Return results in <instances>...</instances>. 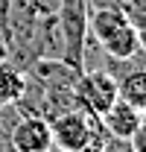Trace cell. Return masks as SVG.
<instances>
[{"label":"cell","mask_w":146,"mask_h":152,"mask_svg":"<svg viewBox=\"0 0 146 152\" xmlns=\"http://www.w3.org/2000/svg\"><path fill=\"white\" fill-rule=\"evenodd\" d=\"M128 143H131V152H146V123H140L134 134L128 137Z\"/></svg>","instance_id":"30bf717a"},{"label":"cell","mask_w":146,"mask_h":152,"mask_svg":"<svg viewBox=\"0 0 146 152\" xmlns=\"http://www.w3.org/2000/svg\"><path fill=\"white\" fill-rule=\"evenodd\" d=\"M88 41H93L111 58H128L140 53L137 29L114 6H96V9L88 6Z\"/></svg>","instance_id":"6da1fadb"},{"label":"cell","mask_w":146,"mask_h":152,"mask_svg":"<svg viewBox=\"0 0 146 152\" xmlns=\"http://www.w3.org/2000/svg\"><path fill=\"white\" fill-rule=\"evenodd\" d=\"M23 85H26V73L15 61L0 58V105L3 102H18Z\"/></svg>","instance_id":"ba28073f"},{"label":"cell","mask_w":146,"mask_h":152,"mask_svg":"<svg viewBox=\"0 0 146 152\" xmlns=\"http://www.w3.org/2000/svg\"><path fill=\"white\" fill-rule=\"evenodd\" d=\"M117 94L128 105H134L137 111H146V67H134L126 76H120L117 79Z\"/></svg>","instance_id":"52a82bcc"},{"label":"cell","mask_w":146,"mask_h":152,"mask_svg":"<svg viewBox=\"0 0 146 152\" xmlns=\"http://www.w3.org/2000/svg\"><path fill=\"white\" fill-rule=\"evenodd\" d=\"M99 120H102V126H105V132H108V134L131 137L134 129L140 126V120H143V111H137L134 105H128L126 99H120V96H117V99H114V105H111Z\"/></svg>","instance_id":"8992f818"},{"label":"cell","mask_w":146,"mask_h":152,"mask_svg":"<svg viewBox=\"0 0 146 152\" xmlns=\"http://www.w3.org/2000/svg\"><path fill=\"white\" fill-rule=\"evenodd\" d=\"M137 44H140V50L146 53V23H143V26H137Z\"/></svg>","instance_id":"8fae6325"},{"label":"cell","mask_w":146,"mask_h":152,"mask_svg":"<svg viewBox=\"0 0 146 152\" xmlns=\"http://www.w3.org/2000/svg\"><path fill=\"white\" fill-rule=\"evenodd\" d=\"M93 120L96 114H88L82 108H70L61 111L50 120V132H53V146H61L67 152H82L91 140Z\"/></svg>","instance_id":"277c9868"},{"label":"cell","mask_w":146,"mask_h":152,"mask_svg":"<svg viewBox=\"0 0 146 152\" xmlns=\"http://www.w3.org/2000/svg\"><path fill=\"white\" fill-rule=\"evenodd\" d=\"M55 26L61 38V58L85 70L88 53V0H61L55 12Z\"/></svg>","instance_id":"7a4b0ae2"},{"label":"cell","mask_w":146,"mask_h":152,"mask_svg":"<svg viewBox=\"0 0 146 152\" xmlns=\"http://www.w3.org/2000/svg\"><path fill=\"white\" fill-rule=\"evenodd\" d=\"M73 91H76V99H79V108L88 114H96V117H102L114 105V99L120 96L117 94V79L105 67H93V70L85 67L76 79Z\"/></svg>","instance_id":"3957f363"},{"label":"cell","mask_w":146,"mask_h":152,"mask_svg":"<svg viewBox=\"0 0 146 152\" xmlns=\"http://www.w3.org/2000/svg\"><path fill=\"white\" fill-rule=\"evenodd\" d=\"M117 9L131 20V26H134V29L146 23V0H123Z\"/></svg>","instance_id":"9c48e42d"},{"label":"cell","mask_w":146,"mask_h":152,"mask_svg":"<svg viewBox=\"0 0 146 152\" xmlns=\"http://www.w3.org/2000/svg\"><path fill=\"white\" fill-rule=\"evenodd\" d=\"M9 140H12L15 152H47L53 146L50 120L41 114H20L9 132Z\"/></svg>","instance_id":"5b68a950"},{"label":"cell","mask_w":146,"mask_h":152,"mask_svg":"<svg viewBox=\"0 0 146 152\" xmlns=\"http://www.w3.org/2000/svg\"><path fill=\"white\" fill-rule=\"evenodd\" d=\"M50 152H67V149H61V146H50Z\"/></svg>","instance_id":"7c38bea8"},{"label":"cell","mask_w":146,"mask_h":152,"mask_svg":"<svg viewBox=\"0 0 146 152\" xmlns=\"http://www.w3.org/2000/svg\"><path fill=\"white\" fill-rule=\"evenodd\" d=\"M140 123H146V111H143V120H140Z\"/></svg>","instance_id":"4fadbf2b"},{"label":"cell","mask_w":146,"mask_h":152,"mask_svg":"<svg viewBox=\"0 0 146 152\" xmlns=\"http://www.w3.org/2000/svg\"><path fill=\"white\" fill-rule=\"evenodd\" d=\"M47 152H50V149H47Z\"/></svg>","instance_id":"5bb4252c"}]
</instances>
